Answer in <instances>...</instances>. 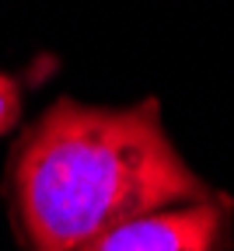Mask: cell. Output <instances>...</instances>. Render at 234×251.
Returning a JSON list of instances; mask_svg holds the SVG:
<instances>
[{
    "label": "cell",
    "mask_w": 234,
    "mask_h": 251,
    "mask_svg": "<svg viewBox=\"0 0 234 251\" xmlns=\"http://www.w3.org/2000/svg\"><path fill=\"white\" fill-rule=\"evenodd\" d=\"M210 196L154 101L102 108L59 98L14 150L11 199L28 251H81L144 213Z\"/></svg>",
    "instance_id": "6da1fadb"
},
{
    "label": "cell",
    "mask_w": 234,
    "mask_h": 251,
    "mask_svg": "<svg viewBox=\"0 0 234 251\" xmlns=\"http://www.w3.org/2000/svg\"><path fill=\"white\" fill-rule=\"evenodd\" d=\"M227 206L213 196L164 206L94 237L81 251H224Z\"/></svg>",
    "instance_id": "7a4b0ae2"
},
{
    "label": "cell",
    "mask_w": 234,
    "mask_h": 251,
    "mask_svg": "<svg viewBox=\"0 0 234 251\" xmlns=\"http://www.w3.org/2000/svg\"><path fill=\"white\" fill-rule=\"evenodd\" d=\"M18 115H21V87L14 77H7L0 70V133L14 129Z\"/></svg>",
    "instance_id": "3957f363"
}]
</instances>
